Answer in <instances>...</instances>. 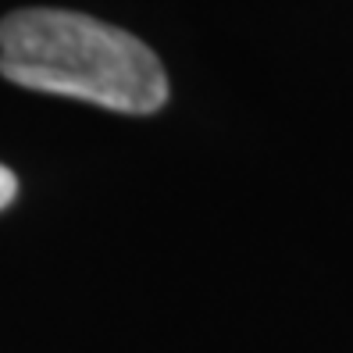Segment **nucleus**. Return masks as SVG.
Segmentation results:
<instances>
[{
    "label": "nucleus",
    "instance_id": "f257e3e1",
    "mask_svg": "<svg viewBox=\"0 0 353 353\" xmlns=\"http://www.w3.org/2000/svg\"><path fill=\"white\" fill-rule=\"evenodd\" d=\"M0 75L121 114H154L168 100V75L147 43L57 8H26L0 22Z\"/></svg>",
    "mask_w": 353,
    "mask_h": 353
},
{
    "label": "nucleus",
    "instance_id": "f03ea898",
    "mask_svg": "<svg viewBox=\"0 0 353 353\" xmlns=\"http://www.w3.org/2000/svg\"><path fill=\"white\" fill-rule=\"evenodd\" d=\"M14 193H18V179H14V172L11 168H4L0 164V211L14 200Z\"/></svg>",
    "mask_w": 353,
    "mask_h": 353
}]
</instances>
